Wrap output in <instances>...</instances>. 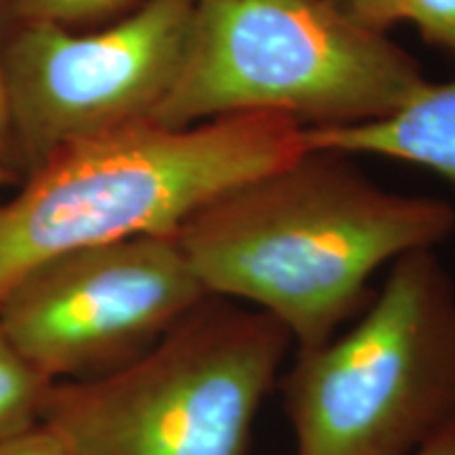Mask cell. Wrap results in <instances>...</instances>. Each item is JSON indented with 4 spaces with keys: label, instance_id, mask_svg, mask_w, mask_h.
Returning <instances> with one entry per match:
<instances>
[{
    "label": "cell",
    "instance_id": "cell-1",
    "mask_svg": "<svg viewBox=\"0 0 455 455\" xmlns=\"http://www.w3.org/2000/svg\"><path fill=\"white\" fill-rule=\"evenodd\" d=\"M453 232L449 203L384 190L344 155L308 148L204 204L173 236L204 293L266 312L308 350L361 315L375 272Z\"/></svg>",
    "mask_w": 455,
    "mask_h": 455
},
{
    "label": "cell",
    "instance_id": "cell-2",
    "mask_svg": "<svg viewBox=\"0 0 455 455\" xmlns=\"http://www.w3.org/2000/svg\"><path fill=\"white\" fill-rule=\"evenodd\" d=\"M304 124L235 114L184 129L141 123L57 152L0 198V304L81 249L175 235L204 204L306 150Z\"/></svg>",
    "mask_w": 455,
    "mask_h": 455
},
{
    "label": "cell",
    "instance_id": "cell-3",
    "mask_svg": "<svg viewBox=\"0 0 455 455\" xmlns=\"http://www.w3.org/2000/svg\"><path fill=\"white\" fill-rule=\"evenodd\" d=\"M424 83L411 55L333 0H192L184 66L155 123L264 112L344 127L388 116Z\"/></svg>",
    "mask_w": 455,
    "mask_h": 455
},
{
    "label": "cell",
    "instance_id": "cell-4",
    "mask_svg": "<svg viewBox=\"0 0 455 455\" xmlns=\"http://www.w3.org/2000/svg\"><path fill=\"white\" fill-rule=\"evenodd\" d=\"M295 455H413L455 422V283L435 249L395 264L352 325L278 379Z\"/></svg>",
    "mask_w": 455,
    "mask_h": 455
},
{
    "label": "cell",
    "instance_id": "cell-5",
    "mask_svg": "<svg viewBox=\"0 0 455 455\" xmlns=\"http://www.w3.org/2000/svg\"><path fill=\"white\" fill-rule=\"evenodd\" d=\"M291 346L276 318L207 295L129 367L53 384L43 424L66 455H247Z\"/></svg>",
    "mask_w": 455,
    "mask_h": 455
},
{
    "label": "cell",
    "instance_id": "cell-6",
    "mask_svg": "<svg viewBox=\"0 0 455 455\" xmlns=\"http://www.w3.org/2000/svg\"><path fill=\"white\" fill-rule=\"evenodd\" d=\"M190 28L192 0H141L100 30L26 24L0 34L20 180L66 148L155 123Z\"/></svg>",
    "mask_w": 455,
    "mask_h": 455
},
{
    "label": "cell",
    "instance_id": "cell-7",
    "mask_svg": "<svg viewBox=\"0 0 455 455\" xmlns=\"http://www.w3.org/2000/svg\"><path fill=\"white\" fill-rule=\"evenodd\" d=\"M207 298L173 235L81 249L28 275L0 327L51 384L91 382L148 355Z\"/></svg>",
    "mask_w": 455,
    "mask_h": 455
},
{
    "label": "cell",
    "instance_id": "cell-8",
    "mask_svg": "<svg viewBox=\"0 0 455 455\" xmlns=\"http://www.w3.org/2000/svg\"><path fill=\"white\" fill-rule=\"evenodd\" d=\"M304 140L310 150L411 163L455 188V81H426L388 116L344 127L306 129Z\"/></svg>",
    "mask_w": 455,
    "mask_h": 455
},
{
    "label": "cell",
    "instance_id": "cell-9",
    "mask_svg": "<svg viewBox=\"0 0 455 455\" xmlns=\"http://www.w3.org/2000/svg\"><path fill=\"white\" fill-rule=\"evenodd\" d=\"M53 384L32 367L0 327V441L43 422Z\"/></svg>",
    "mask_w": 455,
    "mask_h": 455
},
{
    "label": "cell",
    "instance_id": "cell-10",
    "mask_svg": "<svg viewBox=\"0 0 455 455\" xmlns=\"http://www.w3.org/2000/svg\"><path fill=\"white\" fill-rule=\"evenodd\" d=\"M141 0H0V34L26 24L83 28L127 13Z\"/></svg>",
    "mask_w": 455,
    "mask_h": 455
},
{
    "label": "cell",
    "instance_id": "cell-11",
    "mask_svg": "<svg viewBox=\"0 0 455 455\" xmlns=\"http://www.w3.org/2000/svg\"><path fill=\"white\" fill-rule=\"evenodd\" d=\"M403 21L418 28L424 41L455 53V0H405Z\"/></svg>",
    "mask_w": 455,
    "mask_h": 455
},
{
    "label": "cell",
    "instance_id": "cell-12",
    "mask_svg": "<svg viewBox=\"0 0 455 455\" xmlns=\"http://www.w3.org/2000/svg\"><path fill=\"white\" fill-rule=\"evenodd\" d=\"M356 24L369 30L386 34L398 21H403L405 0H333Z\"/></svg>",
    "mask_w": 455,
    "mask_h": 455
},
{
    "label": "cell",
    "instance_id": "cell-13",
    "mask_svg": "<svg viewBox=\"0 0 455 455\" xmlns=\"http://www.w3.org/2000/svg\"><path fill=\"white\" fill-rule=\"evenodd\" d=\"M0 455H66L61 443L43 422L0 441Z\"/></svg>",
    "mask_w": 455,
    "mask_h": 455
},
{
    "label": "cell",
    "instance_id": "cell-14",
    "mask_svg": "<svg viewBox=\"0 0 455 455\" xmlns=\"http://www.w3.org/2000/svg\"><path fill=\"white\" fill-rule=\"evenodd\" d=\"M0 169L11 171V173L20 180V167H17L13 133H11V121H9L7 91H4L3 61H0Z\"/></svg>",
    "mask_w": 455,
    "mask_h": 455
},
{
    "label": "cell",
    "instance_id": "cell-15",
    "mask_svg": "<svg viewBox=\"0 0 455 455\" xmlns=\"http://www.w3.org/2000/svg\"><path fill=\"white\" fill-rule=\"evenodd\" d=\"M413 455H455V422L449 424L445 430L439 432Z\"/></svg>",
    "mask_w": 455,
    "mask_h": 455
},
{
    "label": "cell",
    "instance_id": "cell-16",
    "mask_svg": "<svg viewBox=\"0 0 455 455\" xmlns=\"http://www.w3.org/2000/svg\"><path fill=\"white\" fill-rule=\"evenodd\" d=\"M17 180L13 173H11V171H7V169H0V190H3V188H11V186H15L17 184Z\"/></svg>",
    "mask_w": 455,
    "mask_h": 455
}]
</instances>
